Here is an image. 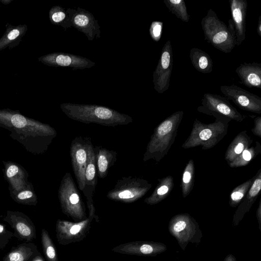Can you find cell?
<instances>
[{
  "mask_svg": "<svg viewBox=\"0 0 261 261\" xmlns=\"http://www.w3.org/2000/svg\"><path fill=\"white\" fill-rule=\"evenodd\" d=\"M0 126L10 131L12 138L34 154L45 152L57 135L56 130L49 125L10 109H0Z\"/></svg>",
  "mask_w": 261,
  "mask_h": 261,
  "instance_id": "6da1fadb",
  "label": "cell"
},
{
  "mask_svg": "<svg viewBox=\"0 0 261 261\" xmlns=\"http://www.w3.org/2000/svg\"><path fill=\"white\" fill-rule=\"evenodd\" d=\"M60 108L69 118L85 123L115 126L127 125L133 121L130 116L103 106L63 103Z\"/></svg>",
  "mask_w": 261,
  "mask_h": 261,
  "instance_id": "7a4b0ae2",
  "label": "cell"
},
{
  "mask_svg": "<svg viewBox=\"0 0 261 261\" xmlns=\"http://www.w3.org/2000/svg\"><path fill=\"white\" fill-rule=\"evenodd\" d=\"M184 113L183 111L175 112L155 127L144 154L143 161L152 159L159 162L168 153L175 141Z\"/></svg>",
  "mask_w": 261,
  "mask_h": 261,
  "instance_id": "3957f363",
  "label": "cell"
},
{
  "mask_svg": "<svg viewBox=\"0 0 261 261\" xmlns=\"http://www.w3.org/2000/svg\"><path fill=\"white\" fill-rule=\"evenodd\" d=\"M204 40L224 53H230L237 45L236 33L231 19L228 26L220 20L216 12L209 9L201 21Z\"/></svg>",
  "mask_w": 261,
  "mask_h": 261,
  "instance_id": "277c9868",
  "label": "cell"
},
{
  "mask_svg": "<svg viewBox=\"0 0 261 261\" xmlns=\"http://www.w3.org/2000/svg\"><path fill=\"white\" fill-rule=\"evenodd\" d=\"M229 121L216 119L211 123H202L197 119L194 121L189 136L182 144L184 149L201 146L209 149L216 146L227 134Z\"/></svg>",
  "mask_w": 261,
  "mask_h": 261,
  "instance_id": "5b68a950",
  "label": "cell"
},
{
  "mask_svg": "<svg viewBox=\"0 0 261 261\" xmlns=\"http://www.w3.org/2000/svg\"><path fill=\"white\" fill-rule=\"evenodd\" d=\"M62 212L75 222L87 218L86 208L80 193L69 172L63 176L58 190Z\"/></svg>",
  "mask_w": 261,
  "mask_h": 261,
  "instance_id": "8992f818",
  "label": "cell"
},
{
  "mask_svg": "<svg viewBox=\"0 0 261 261\" xmlns=\"http://www.w3.org/2000/svg\"><path fill=\"white\" fill-rule=\"evenodd\" d=\"M151 187V184L142 178L132 176L123 177L108 192L107 197L117 202L133 203L143 197Z\"/></svg>",
  "mask_w": 261,
  "mask_h": 261,
  "instance_id": "52a82bcc",
  "label": "cell"
},
{
  "mask_svg": "<svg viewBox=\"0 0 261 261\" xmlns=\"http://www.w3.org/2000/svg\"><path fill=\"white\" fill-rule=\"evenodd\" d=\"M168 229L182 250L189 243H199L202 237L198 223L187 213L174 216L169 221Z\"/></svg>",
  "mask_w": 261,
  "mask_h": 261,
  "instance_id": "ba28073f",
  "label": "cell"
},
{
  "mask_svg": "<svg viewBox=\"0 0 261 261\" xmlns=\"http://www.w3.org/2000/svg\"><path fill=\"white\" fill-rule=\"evenodd\" d=\"M201 106L197 108L199 112L213 116L215 119L242 122L246 116L240 113L225 97L205 93L201 99Z\"/></svg>",
  "mask_w": 261,
  "mask_h": 261,
  "instance_id": "9c48e42d",
  "label": "cell"
},
{
  "mask_svg": "<svg viewBox=\"0 0 261 261\" xmlns=\"http://www.w3.org/2000/svg\"><path fill=\"white\" fill-rule=\"evenodd\" d=\"M92 221L89 217L75 222L58 220L56 225L58 242L62 245H67L81 242L89 233Z\"/></svg>",
  "mask_w": 261,
  "mask_h": 261,
  "instance_id": "30bf717a",
  "label": "cell"
},
{
  "mask_svg": "<svg viewBox=\"0 0 261 261\" xmlns=\"http://www.w3.org/2000/svg\"><path fill=\"white\" fill-rule=\"evenodd\" d=\"M91 139L76 137L72 141L70 155L72 167L79 188L83 191L85 186V174L88 160V147Z\"/></svg>",
  "mask_w": 261,
  "mask_h": 261,
  "instance_id": "8fae6325",
  "label": "cell"
},
{
  "mask_svg": "<svg viewBox=\"0 0 261 261\" xmlns=\"http://www.w3.org/2000/svg\"><path fill=\"white\" fill-rule=\"evenodd\" d=\"M173 67V53L171 41L167 40L164 45L158 63L153 72L154 90L163 93L169 87Z\"/></svg>",
  "mask_w": 261,
  "mask_h": 261,
  "instance_id": "7c38bea8",
  "label": "cell"
},
{
  "mask_svg": "<svg viewBox=\"0 0 261 261\" xmlns=\"http://www.w3.org/2000/svg\"><path fill=\"white\" fill-rule=\"evenodd\" d=\"M220 89L225 98L232 101L240 109L261 114V98L259 96L234 84L221 86Z\"/></svg>",
  "mask_w": 261,
  "mask_h": 261,
  "instance_id": "4fadbf2b",
  "label": "cell"
},
{
  "mask_svg": "<svg viewBox=\"0 0 261 261\" xmlns=\"http://www.w3.org/2000/svg\"><path fill=\"white\" fill-rule=\"evenodd\" d=\"M97 182V173L94 147L91 141L88 147V160L85 174V186L83 192L86 197L89 211L88 217L93 220L94 219L99 222L98 216L93 202V195Z\"/></svg>",
  "mask_w": 261,
  "mask_h": 261,
  "instance_id": "5bb4252c",
  "label": "cell"
},
{
  "mask_svg": "<svg viewBox=\"0 0 261 261\" xmlns=\"http://www.w3.org/2000/svg\"><path fill=\"white\" fill-rule=\"evenodd\" d=\"M71 22L72 27L84 34L89 41L100 37V27L94 15L89 11L77 7L76 9L67 8L66 10Z\"/></svg>",
  "mask_w": 261,
  "mask_h": 261,
  "instance_id": "9a60e30c",
  "label": "cell"
},
{
  "mask_svg": "<svg viewBox=\"0 0 261 261\" xmlns=\"http://www.w3.org/2000/svg\"><path fill=\"white\" fill-rule=\"evenodd\" d=\"M38 60L46 66L67 67L72 70L90 68L95 65L94 62L86 57L62 52L49 53L39 57Z\"/></svg>",
  "mask_w": 261,
  "mask_h": 261,
  "instance_id": "2e32d148",
  "label": "cell"
},
{
  "mask_svg": "<svg viewBox=\"0 0 261 261\" xmlns=\"http://www.w3.org/2000/svg\"><path fill=\"white\" fill-rule=\"evenodd\" d=\"M166 246L162 243L148 241H136L120 244L112 250L123 254L154 257L164 252Z\"/></svg>",
  "mask_w": 261,
  "mask_h": 261,
  "instance_id": "e0dca14e",
  "label": "cell"
},
{
  "mask_svg": "<svg viewBox=\"0 0 261 261\" xmlns=\"http://www.w3.org/2000/svg\"><path fill=\"white\" fill-rule=\"evenodd\" d=\"M232 21L234 27L237 45H240L246 38V0L229 1Z\"/></svg>",
  "mask_w": 261,
  "mask_h": 261,
  "instance_id": "ac0fdd59",
  "label": "cell"
},
{
  "mask_svg": "<svg viewBox=\"0 0 261 261\" xmlns=\"http://www.w3.org/2000/svg\"><path fill=\"white\" fill-rule=\"evenodd\" d=\"M254 181L247 193L238 206L233 218V226H237L258 198L261 190V169L255 175Z\"/></svg>",
  "mask_w": 261,
  "mask_h": 261,
  "instance_id": "d6986e66",
  "label": "cell"
},
{
  "mask_svg": "<svg viewBox=\"0 0 261 261\" xmlns=\"http://www.w3.org/2000/svg\"><path fill=\"white\" fill-rule=\"evenodd\" d=\"M5 221L10 223L17 236L26 241L35 238V229L32 222L23 214L18 212L8 211Z\"/></svg>",
  "mask_w": 261,
  "mask_h": 261,
  "instance_id": "ffe728a7",
  "label": "cell"
},
{
  "mask_svg": "<svg viewBox=\"0 0 261 261\" xmlns=\"http://www.w3.org/2000/svg\"><path fill=\"white\" fill-rule=\"evenodd\" d=\"M5 173L9 184L10 193L17 192L29 185L28 174L22 167L13 162H6Z\"/></svg>",
  "mask_w": 261,
  "mask_h": 261,
  "instance_id": "44dd1931",
  "label": "cell"
},
{
  "mask_svg": "<svg viewBox=\"0 0 261 261\" xmlns=\"http://www.w3.org/2000/svg\"><path fill=\"white\" fill-rule=\"evenodd\" d=\"M236 72L243 85L249 88L261 89V63L245 62L236 69Z\"/></svg>",
  "mask_w": 261,
  "mask_h": 261,
  "instance_id": "7402d4cb",
  "label": "cell"
},
{
  "mask_svg": "<svg viewBox=\"0 0 261 261\" xmlns=\"http://www.w3.org/2000/svg\"><path fill=\"white\" fill-rule=\"evenodd\" d=\"M28 31L25 24L13 25L6 24V31L0 38V51L7 48L11 49L18 46Z\"/></svg>",
  "mask_w": 261,
  "mask_h": 261,
  "instance_id": "603a6c76",
  "label": "cell"
},
{
  "mask_svg": "<svg viewBox=\"0 0 261 261\" xmlns=\"http://www.w3.org/2000/svg\"><path fill=\"white\" fill-rule=\"evenodd\" d=\"M97 173L100 178H105L117 160V153L115 151L109 150L101 146L94 147Z\"/></svg>",
  "mask_w": 261,
  "mask_h": 261,
  "instance_id": "cb8c5ba5",
  "label": "cell"
},
{
  "mask_svg": "<svg viewBox=\"0 0 261 261\" xmlns=\"http://www.w3.org/2000/svg\"><path fill=\"white\" fill-rule=\"evenodd\" d=\"M252 143L253 140L246 130L239 133L225 151L224 159L228 164L233 161L244 150L250 147Z\"/></svg>",
  "mask_w": 261,
  "mask_h": 261,
  "instance_id": "d4e9b609",
  "label": "cell"
},
{
  "mask_svg": "<svg viewBox=\"0 0 261 261\" xmlns=\"http://www.w3.org/2000/svg\"><path fill=\"white\" fill-rule=\"evenodd\" d=\"M159 182L152 194L144 199L149 205H154L165 199L171 192L174 187L173 178L171 175L158 179Z\"/></svg>",
  "mask_w": 261,
  "mask_h": 261,
  "instance_id": "484cf974",
  "label": "cell"
},
{
  "mask_svg": "<svg viewBox=\"0 0 261 261\" xmlns=\"http://www.w3.org/2000/svg\"><path fill=\"white\" fill-rule=\"evenodd\" d=\"M189 57L193 66L198 71L202 73H210L212 71L213 61L210 56L201 49L191 48Z\"/></svg>",
  "mask_w": 261,
  "mask_h": 261,
  "instance_id": "4316f807",
  "label": "cell"
},
{
  "mask_svg": "<svg viewBox=\"0 0 261 261\" xmlns=\"http://www.w3.org/2000/svg\"><path fill=\"white\" fill-rule=\"evenodd\" d=\"M261 153V145L255 142L254 146L244 150L233 161L228 164L231 168H237L247 165L251 161Z\"/></svg>",
  "mask_w": 261,
  "mask_h": 261,
  "instance_id": "83f0119b",
  "label": "cell"
},
{
  "mask_svg": "<svg viewBox=\"0 0 261 261\" xmlns=\"http://www.w3.org/2000/svg\"><path fill=\"white\" fill-rule=\"evenodd\" d=\"M195 176V167L193 159H190L187 164L182 175L181 188L184 198L187 197L192 191Z\"/></svg>",
  "mask_w": 261,
  "mask_h": 261,
  "instance_id": "f1b7e54d",
  "label": "cell"
},
{
  "mask_svg": "<svg viewBox=\"0 0 261 261\" xmlns=\"http://www.w3.org/2000/svg\"><path fill=\"white\" fill-rule=\"evenodd\" d=\"M49 19L53 24L61 26L65 30L72 27L68 14L61 6H54L50 8Z\"/></svg>",
  "mask_w": 261,
  "mask_h": 261,
  "instance_id": "f546056e",
  "label": "cell"
},
{
  "mask_svg": "<svg viewBox=\"0 0 261 261\" xmlns=\"http://www.w3.org/2000/svg\"><path fill=\"white\" fill-rule=\"evenodd\" d=\"M255 175L234 188L231 192L228 203L232 207L239 205L252 185Z\"/></svg>",
  "mask_w": 261,
  "mask_h": 261,
  "instance_id": "4dcf8cb0",
  "label": "cell"
},
{
  "mask_svg": "<svg viewBox=\"0 0 261 261\" xmlns=\"http://www.w3.org/2000/svg\"><path fill=\"white\" fill-rule=\"evenodd\" d=\"M29 244H22L10 251L5 257L4 261H28L37 250Z\"/></svg>",
  "mask_w": 261,
  "mask_h": 261,
  "instance_id": "1f68e13d",
  "label": "cell"
},
{
  "mask_svg": "<svg viewBox=\"0 0 261 261\" xmlns=\"http://www.w3.org/2000/svg\"><path fill=\"white\" fill-rule=\"evenodd\" d=\"M164 3L169 11L174 14L177 18L184 22H187L190 19V15L184 0H164Z\"/></svg>",
  "mask_w": 261,
  "mask_h": 261,
  "instance_id": "d6a6232c",
  "label": "cell"
},
{
  "mask_svg": "<svg viewBox=\"0 0 261 261\" xmlns=\"http://www.w3.org/2000/svg\"><path fill=\"white\" fill-rule=\"evenodd\" d=\"M12 198L17 202L27 205H36L37 196L31 185L14 193H10Z\"/></svg>",
  "mask_w": 261,
  "mask_h": 261,
  "instance_id": "836d02e7",
  "label": "cell"
},
{
  "mask_svg": "<svg viewBox=\"0 0 261 261\" xmlns=\"http://www.w3.org/2000/svg\"><path fill=\"white\" fill-rule=\"evenodd\" d=\"M43 250L47 261H58L56 247L48 232L44 229L41 232Z\"/></svg>",
  "mask_w": 261,
  "mask_h": 261,
  "instance_id": "e575fe53",
  "label": "cell"
},
{
  "mask_svg": "<svg viewBox=\"0 0 261 261\" xmlns=\"http://www.w3.org/2000/svg\"><path fill=\"white\" fill-rule=\"evenodd\" d=\"M163 22L160 21H153L151 22L149 32L152 39L158 42L161 39L163 32Z\"/></svg>",
  "mask_w": 261,
  "mask_h": 261,
  "instance_id": "d590c367",
  "label": "cell"
},
{
  "mask_svg": "<svg viewBox=\"0 0 261 261\" xmlns=\"http://www.w3.org/2000/svg\"><path fill=\"white\" fill-rule=\"evenodd\" d=\"M252 133L256 136L261 138V117H256L254 120V126L251 129Z\"/></svg>",
  "mask_w": 261,
  "mask_h": 261,
  "instance_id": "8d00e7d4",
  "label": "cell"
},
{
  "mask_svg": "<svg viewBox=\"0 0 261 261\" xmlns=\"http://www.w3.org/2000/svg\"><path fill=\"white\" fill-rule=\"evenodd\" d=\"M256 217L258 223L259 229H261V199L258 203V208L256 211Z\"/></svg>",
  "mask_w": 261,
  "mask_h": 261,
  "instance_id": "74e56055",
  "label": "cell"
},
{
  "mask_svg": "<svg viewBox=\"0 0 261 261\" xmlns=\"http://www.w3.org/2000/svg\"><path fill=\"white\" fill-rule=\"evenodd\" d=\"M257 33L259 37H261V16L258 17L257 25Z\"/></svg>",
  "mask_w": 261,
  "mask_h": 261,
  "instance_id": "f35d334b",
  "label": "cell"
},
{
  "mask_svg": "<svg viewBox=\"0 0 261 261\" xmlns=\"http://www.w3.org/2000/svg\"><path fill=\"white\" fill-rule=\"evenodd\" d=\"M223 261H237L234 255L231 254L227 255Z\"/></svg>",
  "mask_w": 261,
  "mask_h": 261,
  "instance_id": "ab89813d",
  "label": "cell"
},
{
  "mask_svg": "<svg viewBox=\"0 0 261 261\" xmlns=\"http://www.w3.org/2000/svg\"><path fill=\"white\" fill-rule=\"evenodd\" d=\"M32 261H45L41 255H37Z\"/></svg>",
  "mask_w": 261,
  "mask_h": 261,
  "instance_id": "60d3db41",
  "label": "cell"
},
{
  "mask_svg": "<svg viewBox=\"0 0 261 261\" xmlns=\"http://www.w3.org/2000/svg\"><path fill=\"white\" fill-rule=\"evenodd\" d=\"M13 0H0V2L3 5H8L10 4Z\"/></svg>",
  "mask_w": 261,
  "mask_h": 261,
  "instance_id": "b9f144b4",
  "label": "cell"
},
{
  "mask_svg": "<svg viewBox=\"0 0 261 261\" xmlns=\"http://www.w3.org/2000/svg\"><path fill=\"white\" fill-rule=\"evenodd\" d=\"M5 231V226L2 225V224H0V235L3 234Z\"/></svg>",
  "mask_w": 261,
  "mask_h": 261,
  "instance_id": "7bdbcfd3",
  "label": "cell"
}]
</instances>
